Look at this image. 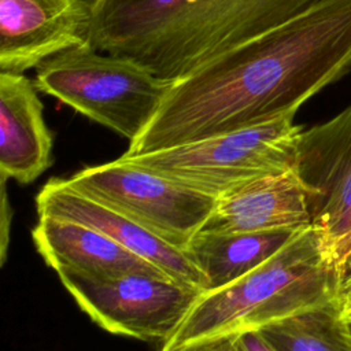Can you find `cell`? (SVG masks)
Returning <instances> with one entry per match:
<instances>
[{
    "label": "cell",
    "instance_id": "6da1fadb",
    "mask_svg": "<svg viewBox=\"0 0 351 351\" xmlns=\"http://www.w3.org/2000/svg\"><path fill=\"white\" fill-rule=\"evenodd\" d=\"M351 70V0H318L173 81L123 154L136 156L252 126L300 106Z\"/></svg>",
    "mask_w": 351,
    "mask_h": 351
},
{
    "label": "cell",
    "instance_id": "7a4b0ae2",
    "mask_svg": "<svg viewBox=\"0 0 351 351\" xmlns=\"http://www.w3.org/2000/svg\"><path fill=\"white\" fill-rule=\"evenodd\" d=\"M339 274L325 258L310 225L278 252L234 282L203 292L160 351H174L211 337L258 330L336 299Z\"/></svg>",
    "mask_w": 351,
    "mask_h": 351
},
{
    "label": "cell",
    "instance_id": "3957f363",
    "mask_svg": "<svg viewBox=\"0 0 351 351\" xmlns=\"http://www.w3.org/2000/svg\"><path fill=\"white\" fill-rule=\"evenodd\" d=\"M173 81L133 56L85 43L43 62L34 85L132 143L152 121Z\"/></svg>",
    "mask_w": 351,
    "mask_h": 351
},
{
    "label": "cell",
    "instance_id": "277c9868",
    "mask_svg": "<svg viewBox=\"0 0 351 351\" xmlns=\"http://www.w3.org/2000/svg\"><path fill=\"white\" fill-rule=\"evenodd\" d=\"M295 115L287 112L252 126L119 158L217 199L254 178L295 167L303 132Z\"/></svg>",
    "mask_w": 351,
    "mask_h": 351
},
{
    "label": "cell",
    "instance_id": "5b68a950",
    "mask_svg": "<svg viewBox=\"0 0 351 351\" xmlns=\"http://www.w3.org/2000/svg\"><path fill=\"white\" fill-rule=\"evenodd\" d=\"M318 0H191L134 53L159 77L177 80L281 25Z\"/></svg>",
    "mask_w": 351,
    "mask_h": 351
},
{
    "label": "cell",
    "instance_id": "8992f818",
    "mask_svg": "<svg viewBox=\"0 0 351 351\" xmlns=\"http://www.w3.org/2000/svg\"><path fill=\"white\" fill-rule=\"evenodd\" d=\"M73 191L130 218L184 250L210 217L215 197L121 158L62 178Z\"/></svg>",
    "mask_w": 351,
    "mask_h": 351
},
{
    "label": "cell",
    "instance_id": "52a82bcc",
    "mask_svg": "<svg viewBox=\"0 0 351 351\" xmlns=\"http://www.w3.org/2000/svg\"><path fill=\"white\" fill-rule=\"evenodd\" d=\"M58 276L77 304L107 332L162 344L176 333L203 293L167 276L147 273Z\"/></svg>",
    "mask_w": 351,
    "mask_h": 351
},
{
    "label": "cell",
    "instance_id": "ba28073f",
    "mask_svg": "<svg viewBox=\"0 0 351 351\" xmlns=\"http://www.w3.org/2000/svg\"><path fill=\"white\" fill-rule=\"evenodd\" d=\"M295 170L326 262L340 278L351 259V104L302 132Z\"/></svg>",
    "mask_w": 351,
    "mask_h": 351
},
{
    "label": "cell",
    "instance_id": "9c48e42d",
    "mask_svg": "<svg viewBox=\"0 0 351 351\" xmlns=\"http://www.w3.org/2000/svg\"><path fill=\"white\" fill-rule=\"evenodd\" d=\"M89 0H0V71L37 69L88 43Z\"/></svg>",
    "mask_w": 351,
    "mask_h": 351
},
{
    "label": "cell",
    "instance_id": "30bf717a",
    "mask_svg": "<svg viewBox=\"0 0 351 351\" xmlns=\"http://www.w3.org/2000/svg\"><path fill=\"white\" fill-rule=\"evenodd\" d=\"M38 217H58L90 226L140 258L159 267L173 280L206 292L203 274L180 250L130 218L69 188L62 178H51L36 197Z\"/></svg>",
    "mask_w": 351,
    "mask_h": 351
},
{
    "label": "cell",
    "instance_id": "8fae6325",
    "mask_svg": "<svg viewBox=\"0 0 351 351\" xmlns=\"http://www.w3.org/2000/svg\"><path fill=\"white\" fill-rule=\"evenodd\" d=\"M310 225L306 189L292 167L261 176L218 196L200 230L239 233L302 229Z\"/></svg>",
    "mask_w": 351,
    "mask_h": 351
},
{
    "label": "cell",
    "instance_id": "7c38bea8",
    "mask_svg": "<svg viewBox=\"0 0 351 351\" xmlns=\"http://www.w3.org/2000/svg\"><path fill=\"white\" fill-rule=\"evenodd\" d=\"M34 82L0 71V176L30 184L52 165L53 137Z\"/></svg>",
    "mask_w": 351,
    "mask_h": 351
},
{
    "label": "cell",
    "instance_id": "4fadbf2b",
    "mask_svg": "<svg viewBox=\"0 0 351 351\" xmlns=\"http://www.w3.org/2000/svg\"><path fill=\"white\" fill-rule=\"evenodd\" d=\"M32 239L38 254L58 274L110 277L125 273H147L167 276L101 232L80 222L58 217H38L32 230Z\"/></svg>",
    "mask_w": 351,
    "mask_h": 351
},
{
    "label": "cell",
    "instance_id": "5bb4252c",
    "mask_svg": "<svg viewBox=\"0 0 351 351\" xmlns=\"http://www.w3.org/2000/svg\"><path fill=\"white\" fill-rule=\"evenodd\" d=\"M299 230L273 229L239 233L199 230L185 245L184 252L203 274L206 292H208L223 288L256 269L278 252Z\"/></svg>",
    "mask_w": 351,
    "mask_h": 351
},
{
    "label": "cell",
    "instance_id": "9a60e30c",
    "mask_svg": "<svg viewBox=\"0 0 351 351\" xmlns=\"http://www.w3.org/2000/svg\"><path fill=\"white\" fill-rule=\"evenodd\" d=\"M88 43L115 55H132L166 27L191 0H89Z\"/></svg>",
    "mask_w": 351,
    "mask_h": 351
},
{
    "label": "cell",
    "instance_id": "2e32d148",
    "mask_svg": "<svg viewBox=\"0 0 351 351\" xmlns=\"http://www.w3.org/2000/svg\"><path fill=\"white\" fill-rule=\"evenodd\" d=\"M277 351H351L336 299L258 329Z\"/></svg>",
    "mask_w": 351,
    "mask_h": 351
},
{
    "label": "cell",
    "instance_id": "e0dca14e",
    "mask_svg": "<svg viewBox=\"0 0 351 351\" xmlns=\"http://www.w3.org/2000/svg\"><path fill=\"white\" fill-rule=\"evenodd\" d=\"M174 351H243V348L237 335H228L196 341Z\"/></svg>",
    "mask_w": 351,
    "mask_h": 351
},
{
    "label": "cell",
    "instance_id": "ac0fdd59",
    "mask_svg": "<svg viewBox=\"0 0 351 351\" xmlns=\"http://www.w3.org/2000/svg\"><path fill=\"white\" fill-rule=\"evenodd\" d=\"M336 302L341 318L347 322H351V259L346 263L341 271L336 293Z\"/></svg>",
    "mask_w": 351,
    "mask_h": 351
},
{
    "label": "cell",
    "instance_id": "d6986e66",
    "mask_svg": "<svg viewBox=\"0 0 351 351\" xmlns=\"http://www.w3.org/2000/svg\"><path fill=\"white\" fill-rule=\"evenodd\" d=\"M7 177L1 176V263L5 261L7 245H8V232L11 223V207L7 202V191H5Z\"/></svg>",
    "mask_w": 351,
    "mask_h": 351
},
{
    "label": "cell",
    "instance_id": "ffe728a7",
    "mask_svg": "<svg viewBox=\"0 0 351 351\" xmlns=\"http://www.w3.org/2000/svg\"><path fill=\"white\" fill-rule=\"evenodd\" d=\"M243 351H277L259 330H247L237 333Z\"/></svg>",
    "mask_w": 351,
    "mask_h": 351
},
{
    "label": "cell",
    "instance_id": "44dd1931",
    "mask_svg": "<svg viewBox=\"0 0 351 351\" xmlns=\"http://www.w3.org/2000/svg\"><path fill=\"white\" fill-rule=\"evenodd\" d=\"M348 328H350V332H351V322H348Z\"/></svg>",
    "mask_w": 351,
    "mask_h": 351
}]
</instances>
